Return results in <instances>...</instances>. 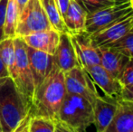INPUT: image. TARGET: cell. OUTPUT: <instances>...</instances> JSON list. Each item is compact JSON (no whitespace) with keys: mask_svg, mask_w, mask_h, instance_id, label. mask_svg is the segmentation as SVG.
Returning a JSON list of instances; mask_svg holds the SVG:
<instances>
[{"mask_svg":"<svg viewBox=\"0 0 133 132\" xmlns=\"http://www.w3.org/2000/svg\"><path fill=\"white\" fill-rule=\"evenodd\" d=\"M66 93L64 72L54 64L44 81L35 87L30 116L56 120Z\"/></svg>","mask_w":133,"mask_h":132,"instance_id":"cell-1","label":"cell"},{"mask_svg":"<svg viewBox=\"0 0 133 132\" xmlns=\"http://www.w3.org/2000/svg\"><path fill=\"white\" fill-rule=\"evenodd\" d=\"M31 104L10 76L0 78V125L2 132H13L30 115Z\"/></svg>","mask_w":133,"mask_h":132,"instance_id":"cell-2","label":"cell"},{"mask_svg":"<svg viewBox=\"0 0 133 132\" xmlns=\"http://www.w3.org/2000/svg\"><path fill=\"white\" fill-rule=\"evenodd\" d=\"M57 120L78 132H84L94 123L93 106L82 96L66 93L58 113Z\"/></svg>","mask_w":133,"mask_h":132,"instance_id":"cell-3","label":"cell"},{"mask_svg":"<svg viewBox=\"0 0 133 132\" xmlns=\"http://www.w3.org/2000/svg\"><path fill=\"white\" fill-rule=\"evenodd\" d=\"M53 29L46 16L41 0H28L19 13L16 36L24 37L28 34Z\"/></svg>","mask_w":133,"mask_h":132,"instance_id":"cell-4","label":"cell"},{"mask_svg":"<svg viewBox=\"0 0 133 132\" xmlns=\"http://www.w3.org/2000/svg\"><path fill=\"white\" fill-rule=\"evenodd\" d=\"M13 40H14V45L16 55V75L13 80L20 92L23 94L24 97L27 100V101L32 106L35 84L31 68H30L29 61H28L26 44H25L21 37L16 36L13 38Z\"/></svg>","mask_w":133,"mask_h":132,"instance_id":"cell-5","label":"cell"},{"mask_svg":"<svg viewBox=\"0 0 133 132\" xmlns=\"http://www.w3.org/2000/svg\"><path fill=\"white\" fill-rule=\"evenodd\" d=\"M132 13L133 8L130 1L88 13L86 16L85 32L92 34Z\"/></svg>","mask_w":133,"mask_h":132,"instance_id":"cell-6","label":"cell"},{"mask_svg":"<svg viewBox=\"0 0 133 132\" xmlns=\"http://www.w3.org/2000/svg\"><path fill=\"white\" fill-rule=\"evenodd\" d=\"M64 81L67 93L82 96L93 104L98 92L88 73L82 67H74L64 72Z\"/></svg>","mask_w":133,"mask_h":132,"instance_id":"cell-7","label":"cell"},{"mask_svg":"<svg viewBox=\"0 0 133 132\" xmlns=\"http://www.w3.org/2000/svg\"><path fill=\"white\" fill-rule=\"evenodd\" d=\"M133 28V13L115 22L106 28L90 34L91 42L96 48L107 47L121 40Z\"/></svg>","mask_w":133,"mask_h":132,"instance_id":"cell-8","label":"cell"},{"mask_svg":"<svg viewBox=\"0 0 133 132\" xmlns=\"http://www.w3.org/2000/svg\"><path fill=\"white\" fill-rule=\"evenodd\" d=\"M71 38L80 67L85 70L91 66L101 64L98 50L93 45L89 33L82 32L77 34H71Z\"/></svg>","mask_w":133,"mask_h":132,"instance_id":"cell-9","label":"cell"},{"mask_svg":"<svg viewBox=\"0 0 133 132\" xmlns=\"http://www.w3.org/2000/svg\"><path fill=\"white\" fill-rule=\"evenodd\" d=\"M85 72L93 84L101 89L106 98L115 101L121 99V86L118 80L112 77L101 64L85 69Z\"/></svg>","mask_w":133,"mask_h":132,"instance_id":"cell-10","label":"cell"},{"mask_svg":"<svg viewBox=\"0 0 133 132\" xmlns=\"http://www.w3.org/2000/svg\"><path fill=\"white\" fill-rule=\"evenodd\" d=\"M54 61L55 65L63 72L80 66L70 33H60L59 44L54 54Z\"/></svg>","mask_w":133,"mask_h":132,"instance_id":"cell-11","label":"cell"},{"mask_svg":"<svg viewBox=\"0 0 133 132\" xmlns=\"http://www.w3.org/2000/svg\"><path fill=\"white\" fill-rule=\"evenodd\" d=\"M93 115L96 132H104L112 121L117 111V101L97 93L93 101Z\"/></svg>","mask_w":133,"mask_h":132,"instance_id":"cell-12","label":"cell"},{"mask_svg":"<svg viewBox=\"0 0 133 132\" xmlns=\"http://www.w3.org/2000/svg\"><path fill=\"white\" fill-rule=\"evenodd\" d=\"M27 57L33 74L35 87L40 84L51 72L54 64V55L33 49L26 45Z\"/></svg>","mask_w":133,"mask_h":132,"instance_id":"cell-13","label":"cell"},{"mask_svg":"<svg viewBox=\"0 0 133 132\" xmlns=\"http://www.w3.org/2000/svg\"><path fill=\"white\" fill-rule=\"evenodd\" d=\"M21 38L29 47L54 55L59 44L60 33L54 29H50L31 33Z\"/></svg>","mask_w":133,"mask_h":132,"instance_id":"cell-14","label":"cell"},{"mask_svg":"<svg viewBox=\"0 0 133 132\" xmlns=\"http://www.w3.org/2000/svg\"><path fill=\"white\" fill-rule=\"evenodd\" d=\"M101 65L112 76L118 80L121 72L129 64L130 59L113 47H99Z\"/></svg>","mask_w":133,"mask_h":132,"instance_id":"cell-15","label":"cell"},{"mask_svg":"<svg viewBox=\"0 0 133 132\" xmlns=\"http://www.w3.org/2000/svg\"><path fill=\"white\" fill-rule=\"evenodd\" d=\"M104 132H133V102L117 100L115 116Z\"/></svg>","mask_w":133,"mask_h":132,"instance_id":"cell-16","label":"cell"},{"mask_svg":"<svg viewBox=\"0 0 133 132\" xmlns=\"http://www.w3.org/2000/svg\"><path fill=\"white\" fill-rule=\"evenodd\" d=\"M87 14V11L78 2L71 0L68 10L63 16V21L70 34H77L85 32Z\"/></svg>","mask_w":133,"mask_h":132,"instance_id":"cell-17","label":"cell"},{"mask_svg":"<svg viewBox=\"0 0 133 132\" xmlns=\"http://www.w3.org/2000/svg\"><path fill=\"white\" fill-rule=\"evenodd\" d=\"M41 1H42V5L44 8L52 28L59 33H69L68 29L63 21V16H62L55 1L54 0H41Z\"/></svg>","mask_w":133,"mask_h":132,"instance_id":"cell-18","label":"cell"},{"mask_svg":"<svg viewBox=\"0 0 133 132\" xmlns=\"http://www.w3.org/2000/svg\"><path fill=\"white\" fill-rule=\"evenodd\" d=\"M0 58L5 64L7 72L12 79L16 75V50L13 38H5L0 42Z\"/></svg>","mask_w":133,"mask_h":132,"instance_id":"cell-19","label":"cell"},{"mask_svg":"<svg viewBox=\"0 0 133 132\" xmlns=\"http://www.w3.org/2000/svg\"><path fill=\"white\" fill-rule=\"evenodd\" d=\"M19 9L16 0H8L5 10V38H14L16 37V29L17 25Z\"/></svg>","mask_w":133,"mask_h":132,"instance_id":"cell-20","label":"cell"},{"mask_svg":"<svg viewBox=\"0 0 133 132\" xmlns=\"http://www.w3.org/2000/svg\"><path fill=\"white\" fill-rule=\"evenodd\" d=\"M54 120L44 117L30 116L29 132H54Z\"/></svg>","mask_w":133,"mask_h":132,"instance_id":"cell-21","label":"cell"},{"mask_svg":"<svg viewBox=\"0 0 133 132\" xmlns=\"http://www.w3.org/2000/svg\"><path fill=\"white\" fill-rule=\"evenodd\" d=\"M107 47L115 48L130 59H133V31H130L121 40Z\"/></svg>","mask_w":133,"mask_h":132,"instance_id":"cell-22","label":"cell"},{"mask_svg":"<svg viewBox=\"0 0 133 132\" xmlns=\"http://www.w3.org/2000/svg\"><path fill=\"white\" fill-rule=\"evenodd\" d=\"M82 1L87 13H91L104 7L126 3L130 0H82Z\"/></svg>","mask_w":133,"mask_h":132,"instance_id":"cell-23","label":"cell"},{"mask_svg":"<svg viewBox=\"0 0 133 132\" xmlns=\"http://www.w3.org/2000/svg\"><path fill=\"white\" fill-rule=\"evenodd\" d=\"M118 81L121 88L133 87V64H130V62H129V64L121 72L118 78Z\"/></svg>","mask_w":133,"mask_h":132,"instance_id":"cell-24","label":"cell"},{"mask_svg":"<svg viewBox=\"0 0 133 132\" xmlns=\"http://www.w3.org/2000/svg\"><path fill=\"white\" fill-rule=\"evenodd\" d=\"M8 0H0V42L5 39V10Z\"/></svg>","mask_w":133,"mask_h":132,"instance_id":"cell-25","label":"cell"},{"mask_svg":"<svg viewBox=\"0 0 133 132\" xmlns=\"http://www.w3.org/2000/svg\"><path fill=\"white\" fill-rule=\"evenodd\" d=\"M54 132H78L67 124L56 120H54Z\"/></svg>","mask_w":133,"mask_h":132,"instance_id":"cell-26","label":"cell"},{"mask_svg":"<svg viewBox=\"0 0 133 132\" xmlns=\"http://www.w3.org/2000/svg\"><path fill=\"white\" fill-rule=\"evenodd\" d=\"M54 1H55L56 5H57L58 8H59L60 12H61L62 16H63H63H65L67 10H68L71 0H54Z\"/></svg>","mask_w":133,"mask_h":132,"instance_id":"cell-27","label":"cell"},{"mask_svg":"<svg viewBox=\"0 0 133 132\" xmlns=\"http://www.w3.org/2000/svg\"><path fill=\"white\" fill-rule=\"evenodd\" d=\"M121 99L133 102V87H130V88H121Z\"/></svg>","mask_w":133,"mask_h":132,"instance_id":"cell-28","label":"cell"},{"mask_svg":"<svg viewBox=\"0 0 133 132\" xmlns=\"http://www.w3.org/2000/svg\"><path fill=\"white\" fill-rule=\"evenodd\" d=\"M29 120H30V115L18 126V128L13 132H29Z\"/></svg>","mask_w":133,"mask_h":132,"instance_id":"cell-29","label":"cell"},{"mask_svg":"<svg viewBox=\"0 0 133 132\" xmlns=\"http://www.w3.org/2000/svg\"><path fill=\"white\" fill-rule=\"evenodd\" d=\"M6 76H9V73H8V72H7L6 68H5V64L2 62L1 58H0V78L6 77Z\"/></svg>","mask_w":133,"mask_h":132,"instance_id":"cell-30","label":"cell"},{"mask_svg":"<svg viewBox=\"0 0 133 132\" xmlns=\"http://www.w3.org/2000/svg\"><path fill=\"white\" fill-rule=\"evenodd\" d=\"M74 1L78 2V3H79V4H80V5H82V7H83V8H84V9H85V7H84V5H83V4H82V0H74ZM85 10H86V9H85Z\"/></svg>","mask_w":133,"mask_h":132,"instance_id":"cell-31","label":"cell"},{"mask_svg":"<svg viewBox=\"0 0 133 132\" xmlns=\"http://www.w3.org/2000/svg\"><path fill=\"white\" fill-rule=\"evenodd\" d=\"M130 64H133V59H130Z\"/></svg>","mask_w":133,"mask_h":132,"instance_id":"cell-32","label":"cell"},{"mask_svg":"<svg viewBox=\"0 0 133 132\" xmlns=\"http://www.w3.org/2000/svg\"><path fill=\"white\" fill-rule=\"evenodd\" d=\"M130 4H131V5H133V0H130Z\"/></svg>","mask_w":133,"mask_h":132,"instance_id":"cell-33","label":"cell"},{"mask_svg":"<svg viewBox=\"0 0 133 132\" xmlns=\"http://www.w3.org/2000/svg\"><path fill=\"white\" fill-rule=\"evenodd\" d=\"M0 129H1V125H0Z\"/></svg>","mask_w":133,"mask_h":132,"instance_id":"cell-34","label":"cell"},{"mask_svg":"<svg viewBox=\"0 0 133 132\" xmlns=\"http://www.w3.org/2000/svg\"><path fill=\"white\" fill-rule=\"evenodd\" d=\"M131 6H132V8H133V5H131Z\"/></svg>","mask_w":133,"mask_h":132,"instance_id":"cell-35","label":"cell"},{"mask_svg":"<svg viewBox=\"0 0 133 132\" xmlns=\"http://www.w3.org/2000/svg\"><path fill=\"white\" fill-rule=\"evenodd\" d=\"M0 132H2V131H1V129H0Z\"/></svg>","mask_w":133,"mask_h":132,"instance_id":"cell-36","label":"cell"},{"mask_svg":"<svg viewBox=\"0 0 133 132\" xmlns=\"http://www.w3.org/2000/svg\"><path fill=\"white\" fill-rule=\"evenodd\" d=\"M131 31H133V28H132V30H131Z\"/></svg>","mask_w":133,"mask_h":132,"instance_id":"cell-37","label":"cell"}]
</instances>
